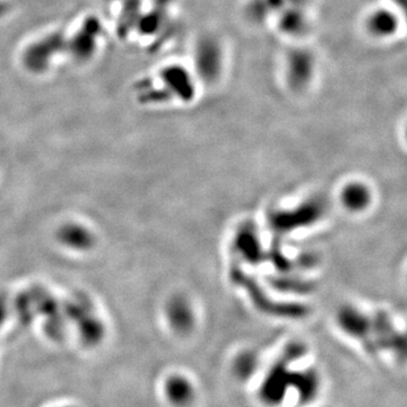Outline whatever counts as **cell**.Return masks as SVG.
Returning <instances> with one entry per match:
<instances>
[{
  "label": "cell",
  "mask_w": 407,
  "mask_h": 407,
  "mask_svg": "<svg viewBox=\"0 0 407 407\" xmlns=\"http://www.w3.org/2000/svg\"><path fill=\"white\" fill-rule=\"evenodd\" d=\"M315 58L307 48H294L285 58L284 74L292 91H304L315 78Z\"/></svg>",
  "instance_id": "cell-1"
},
{
  "label": "cell",
  "mask_w": 407,
  "mask_h": 407,
  "mask_svg": "<svg viewBox=\"0 0 407 407\" xmlns=\"http://www.w3.org/2000/svg\"><path fill=\"white\" fill-rule=\"evenodd\" d=\"M223 49L214 37H201L195 50V66L201 80L215 82L223 72Z\"/></svg>",
  "instance_id": "cell-2"
},
{
  "label": "cell",
  "mask_w": 407,
  "mask_h": 407,
  "mask_svg": "<svg viewBox=\"0 0 407 407\" xmlns=\"http://www.w3.org/2000/svg\"><path fill=\"white\" fill-rule=\"evenodd\" d=\"M365 30L370 37L378 40H388L395 37L399 30V16L393 9H373L365 20Z\"/></svg>",
  "instance_id": "cell-3"
},
{
  "label": "cell",
  "mask_w": 407,
  "mask_h": 407,
  "mask_svg": "<svg viewBox=\"0 0 407 407\" xmlns=\"http://www.w3.org/2000/svg\"><path fill=\"white\" fill-rule=\"evenodd\" d=\"M164 395L173 406L188 407L195 401V386L186 377L173 375L164 384Z\"/></svg>",
  "instance_id": "cell-4"
},
{
  "label": "cell",
  "mask_w": 407,
  "mask_h": 407,
  "mask_svg": "<svg viewBox=\"0 0 407 407\" xmlns=\"http://www.w3.org/2000/svg\"><path fill=\"white\" fill-rule=\"evenodd\" d=\"M278 15V27L284 35L298 37L307 30L308 18L304 8L289 5L281 9Z\"/></svg>",
  "instance_id": "cell-5"
},
{
  "label": "cell",
  "mask_w": 407,
  "mask_h": 407,
  "mask_svg": "<svg viewBox=\"0 0 407 407\" xmlns=\"http://www.w3.org/2000/svg\"><path fill=\"white\" fill-rule=\"evenodd\" d=\"M61 241L74 249H85L91 244V235L87 230L80 227H63L61 232Z\"/></svg>",
  "instance_id": "cell-6"
},
{
  "label": "cell",
  "mask_w": 407,
  "mask_h": 407,
  "mask_svg": "<svg viewBox=\"0 0 407 407\" xmlns=\"http://www.w3.org/2000/svg\"><path fill=\"white\" fill-rule=\"evenodd\" d=\"M287 3L292 5V6L301 7V8H306L308 4H309L310 0H287Z\"/></svg>",
  "instance_id": "cell-7"
},
{
  "label": "cell",
  "mask_w": 407,
  "mask_h": 407,
  "mask_svg": "<svg viewBox=\"0 0 407 407\" xmlns=\"http://www.w3.org/2000/svg\"><path fill=\"white\" fill-rule=\"evenodd\" d=\"M63 407H75V406H63Z\"/></svg>",
  "instance_id": "cell-8"
}]
</instances>
